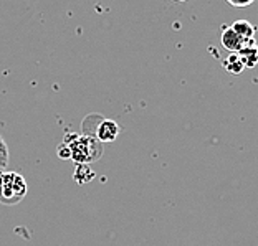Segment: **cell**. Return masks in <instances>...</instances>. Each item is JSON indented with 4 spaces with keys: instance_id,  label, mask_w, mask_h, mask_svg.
Returning a JSON list of instances; mask_svg holds the SVG:
<instances>
[{
    "instance_id": "obj_2",
    "label": "cell",
    "mask_w": 258,
    "mask_h": 246,
    "mask_svg": "<svg viewBox=\"0 0 258 246\" xmlns=\"http://www.w3.org/2000/svg\"><path fill=\"white\" fill-rule=\"evenodd\" d=\"M27 182L20 174L0 171V203L17 205L27 195Z\"/></svg>"
},
{
    "instance_id": "obj_11",
    "label": "cell",
    "mask_w": 258,
    "mask_h": 246,
    "mask_svg": "<svg viewBox=\"0 0 258 246\" xmlns=\"http://www.w3.org/2000/svg\"><path fill=\"white\" fill-rule=\"evenodd\" d=\"M58 155H60V159H64V160L70 159V150L64 144H61L60 149H58Z\"/></svg>"
},
{
    "instance_id": "obj_8",
    "label": "cell",
    "mask_w": 258,
    "mask_h": 246,
    "mask_svg": "<svg viewBox=\"0 0 258 246\" xmlns=\"http://www.w3.org/2000/svg\"><path fill=\"white\" fill-rule=\"evenodd\" d=\"M95 177V174H93L90 169H88L85 163H78V167H76V172H75V180L78 184H86L90 182V180Z\"/></svg>"
},
{
    "instance_id": "obj_9",
    "label": "cell",
    "mask_w": 258,
    "mask_h": 246,
    "mask_svg": "<svg viewBox=\"0 0 258 246\" xmlns=\"http://www.w3.org/2000/svg\"><path fill=\"white\" fill-rule=\"evenodd\" d=\"M7 163H9V147L5 144L4 137L0 136V171H5Z\"/></svg>"
},
{
    "instance_id": "obj_10",
    "label": "cell",
    "mask_w": 258,
    "mask_h": 246,
    "mask_svg": "<svg viewBox=\"0 0 258 246\" xmlns=\"http://www.w3.org/2000/svg\"><path fill=\"white\" fill-rule=\"evenodd\" d=\"M232 7H237V9H243V7H248L255 2V0H227Z\"/></svg>"
},
{
    "instance_id": "obj_5",
    "label": "cell",
    "mask_w": 258,
    "mask_h": 246,
    "mask_svg": "<svg viewBox=\"0 0 258 246\" xmlns=\"http://www.w3.org/2000/svg\"><path fill=\"white\" fill-rule=\"evenodd\" d=\"M238 55H240V58H242L245 68H255L258 64V45H256V42L243 46V48L238 51Z\"/></svg>"
},
{
    "instance_id": "obj_3",
    "label": "cell",
    "mask_w": 258,
    "mask_h": 246,
    "mask_svg": "<svg viewBox=\"0 0 258 246\" xmlns=\"http://www.w3.org/2000/svg\"><path fill=\"white\" fill-rule=\"evenodd\" d=\"M119 131L121 129L118 126V122H114L113 119H101L95 129V137L101 144H109L118 139Z\"/></svg>"
},
{
    "instance_id": "obj_1",
    "label": "cell",
    "mask_w": 258,
    "mask_h": 246,
    "mask_svg": "<svg viewBox=\"0 0 258 246\" xmlns=\"http://www.w3.org/2000/svg\"><path fill=\"white\" fill-rule=\"evenodd\" d=\"M64 145L70 150V159L76 163H88L99 160L103 155V144L95 136L88 134H67L64 136Z\"/></svg>"
},
{
    "instance_id": "obj_6",
    "label": "cell",
    "mask_w": 258,
    "mask_h": 246,
    "mask_svg": "<svg viewBox=\"0 0 258 246\" xmlns=\"http://www.w3.org/2000/svg\"><path fill=\"white\" fill-rule=\"evenodd\" d=\"M233 30H235L240 37H242L243 40H247V42H251V40H255V32L256 28L251 25V23L248 20H237L233 22L230 25Z\"/></svg>"
},
{
    "instance_id": "obj_4",
    "label": "cell",
    "mask_w": 258,
    "mask_h": 246,
    "mask_svg": "<svg viewBox=\"0 0 258 246\" xmlns=\"http://www.w3.org/2000/svg\"><path fill=\"white\" fill-rule=\"evenodd\" d=\"M253 42L255 40H251V42L243 40L232 27H224V33H222V45H224L225 50L232 51V53H238L243 46H247L248 43H253Z\"/></svg>"
},
{
    "instance_id": "obj_7",
    "label": "cell",
    "mask_w": 258,
    "mask_h": 246,
    "mask_svg": "<svg viewBox=\"0 0 258 246\" xmlns=\"http://www.w3.org/2000/svg\"><path fill=\"white\" fill-rule=\"evenodd\" d=\"M224 68L227 69L228 73L238 74V73H242L245 69V64H243L242 58H240L238 53H230L224 60Z\"/></svg>"
},
{
    "instance_id": "obj_12",
    "label": "cell",
    "mask_w": 258,
    "mask_h": 246,
    "mask_svg": "<svg viewBox=\"0 0 258 246\" xmlns=\"http://www.w3.org/2000/svg\"><path fill=\"white\" fill-rule=\"evenodd\" d=\"M175 2H185V0H175Z\"/></svg>"
}]
</instances>
